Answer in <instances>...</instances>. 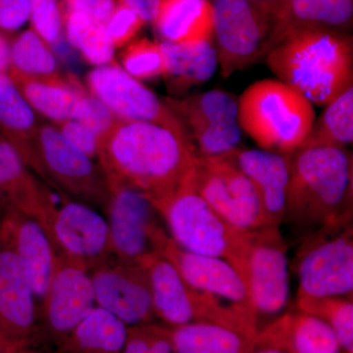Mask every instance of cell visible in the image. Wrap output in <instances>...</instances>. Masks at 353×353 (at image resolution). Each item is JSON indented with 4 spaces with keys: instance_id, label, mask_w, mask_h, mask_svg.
Returning a JSON list of instances; mask_svg holds the SVG:
<instances>
[{
    "instance_id": "obj_1",
    "label": "cell",
    "mask_w": 353,
    "mask_h": 353,
    "mask_svg": "<svg viewBox=\"0 0 353 353\" xmlns=\"http://www.w3.org/2000/svg\"><path fill=\"white\" fill-rule=\"evenodd\" d=\"M99 166L108 183H125L152 203L170 196L194 170L196 157L189 139L168 128L118 120L99 141Z\"/></svg>"
},
{
    "instance_id": "obj_2",
    "label": "cell",
    "mask_w": 353,
    "mask_h": 353,
    "mask_svg": "<svg viewBox=\"0 0 353 353\" xmlns=\"http://www.w3.org/2000/svg\"><path fill=\"white\" fill-rule=\"evenodd\" d=\"M353 162L347 148H299L290 154L284 222L308 234L352 223Z\"/></svg>"
},
{
    "instance_id": "obj_3",
    "label": "cell",
    "mask_w": 353,
    "mask_h": 353,
    "mask_svg": "<svg viewBox=\"0 0 353 353\" xmlns=\"http://www.w3.org/2000/svg\"><path fill=\"white\" fill-rule=\"evenodd\" d=\"M265 62L279 81L313 105H328L353 87L350 34L326 30L297 32L274 46Z\"/></svg>"
},
{
    "instance_id": "obj_4",
    "label": "cell",
    "mask_w": 353,
    "mask_h": 353,
    "mask_svg": "<svg viewBox=\"0 0 353 353\" xmlns=\"http://www.w3.org/2000/svg\"><path fill=\"white\" fill-rule=\"evenodd\" d=\"M241 131L261 150L292 154L307 138L316 118L314 106L279 80L259 81L238 99Z\"/></svg>"
},
{
    "instance_id": "obj_5",
    "label": "cell",
    "mask_w": 353,
    "mask_h": 353,
    "mask_svg": "<svg viewBox=\"0 0 353 353\" xmlns=\"http://www.w3.org/2000/svg\"><path fill=\"white\" fill-rule=\"evenodd\" d=\"M153 205L174 243L187 252L227 260L240 273L248 233L227 224L202 199L194 188V172L170 196Z\"/></svg>"
},
{
    "instance_id": "obj_6",
    "label": "cell",
    "mask_w": 353,
    "mask_h": 353,
    "mask_svg": "<svg viewBox=\"0 0 353 353\" xmlns=\"http://www.w3.org/2000/svg\"><path fill=\"white\" fill-rule=\"evenodd\" d=\"M296 272V299L352 296V223L306 236L297 252Z\"/></svg>"
},
{
    "instance_id": "obj_7",
    "label": "cell",
    "mask_w": 353,
    "mask_h": 353,
    "mask_svg": "<svg viewBox=\"0 0 353 353\" xmlns=\"http://www.w3.org/2000/svg\"><path fill=\"white\" fill-rule=\"evenodd\" d=\"M211 4L218 66L228 79L266 55L270 14L264 0H213Z\"/></svg>"
},
{
    "instance_id": "obj_8",
    "label": "cell",
    "mask_w": 353,
    "mask_h": 353,
    "mask_svg": "<svg viewBox=\"0 0 353 353\" xmlns=\"http://www.w3.org/2000/svg\"><path fill=\"white\" fill-rule=\"evenodd\" d=\"M163 101L180 121L196 158L220 157L240 148L243 131L234 94L212 90Z\"/></svg>"
},
{
    "instance_id": "obj_9",
    "label": "cell",
    "mask_w": 353,
    "mask_h": 353,
    "mask_svg": "<svg viewBox=\"0 0 353 353\" xmlns=\"http://www.w3.org/2000/svg\"><path fill=\"white\" fill-rule=\"evenodd\" d=\"M34 171L77 201L108 208L110 190L101 167L69 143L57 127L39 126Z\"/></svg>"
},
{
    "instance_id": "obj_10",
    "label": "cell",
    "mask_w": 353,
    "mask_h": 353,
    "mask_svg": "<svg viewBox=\"0 0 353 353\" xmlns=\"http://www.w3.org/2000/svg\"><path fill=\"white\" fill-rule=\"evenodd\" d=\"M194 183L202 199L236 231L269 227L254 185L227 158H196Z\"/></svg>"
},
{
    "instance_id": "obj_11",
    "label": "cell",
    "mask_w": 353,
    "mask_h": 353,
    "mask_svg": "<svg viewBox=\"0 0 353 353\" xmlns=\"http://www.w3.org/2000/svg\"><path fill=\"white\" fill-rule=\"evenodd\" d=\"M108 208L112 253L118 260L139 265L157 254L167 236L158 224L157 208L141 190L125 183H109Z\"/></svg>"
},
{
    "instance_id": "obj_12",
    "label": "cell",
    "mask_w": 353,
    "mask_h": 353,
    "mask_svg": "<svg viewBox=\"0 0 353 353\" xmlns=\"http://www.w3.org/2000/svg\"><path fill=\"white\" fill-rule=\"evenodd\" d=\"M287 252L280 228L265 227L248 233L240 274L250 292L257 322L260 316L282 312L289 303Z\"/></svg>"
},
{
    "instance_id": "obj_13",
    "label": "cell",
    "mask_w": 353,
    "mask_h": 353,
    "mask_svg": "<svg viewBox=\"0 0 353 353\" xmlns=\"http://www.w3.org/2000/svg\"><path fill=\"white\" fill-rule=\"evenodd\" d=\"M58 256L88 267L108 259L112 252L108 219L92 206L80 201L53 203L43 222Z\"/></svg>"
},
{
    "instance_id": "obj_14",
    "label": "cell",
    "mask_w": 353,
    "mask_h": 353,
    "mask_svg": "<svg viewBox=\"0 0 353 353\" xmlns=\"http://www.w3.org/2000/svg\"><path fill=\"white\" fill-rule=\"evenodd\" d=\"M87 83L90 94L101 99L119 119L153 123L187 137L165 102L115 61L90 72Z\"/></svg>"
},
{
    "instance_id": "obj_15",
    "label": "cell",
    "mask_w": 353,
    "mask_h": 353,
    "mask_svg": "<svg viewBox=\"0 0 353 353\" xmlns=\"http://www.w3.org/2000/svg\"><path fill=\"white\" fill-rule=\"evenodd\" d=\"M105 261L90 274L95 303L128 327L150 323L154 316L152 290L145 268L139 265Z\"/></svg>"
},
{
    "instance_id": "obj_16",
    "label": "cell",
    "mask_w": 353,
    "mask_h": 353,
    "mask_svg": "<svg viewBox=\"0 0 353 353\" xmlns=\"http://www.w3.org/2000/svg\"><path fill=\"white\" fill-rule=\"evenodd\" d=\"M97 306L88 269L79 262L58 256L43 301L46 328L60 345Z\"/></svg>"
},
{
    "instance_id": "obj_17",
    "label": "cell",
    "mask_w": 353,
    "mask_h": 353,
    "mask_svg": "<svg viewBox=\"0 0 353 353\" xmlns=\"http://www.w3.org/2000/svg\"><path fill=\"white\" fill-rule=\"evenodd\" d=\"M158 252L176 267L190 287L255 316L245 281L227 260L187 252L174 243L169 234L162 241Z\"/></svg>"
},
{
    "instance_id": "obj_18",
    "label": "cell",
    "mask_w": 353,
    "mask_h": 353,
    "mask_svg": "<svg viewBox=\"0 0 353 353\" xmlns=\"http://www.w3.org/2000/svg\"><path fill=\"white\" fill-rule=\"evenodd\" d=\"M0 243L12 250L24 265L37 301L43 303L58 253L43 223L13 208L0 221Z\"/></svg>"
},
{
    "instance_id": "obj_19",
    "label": "cell",
    "mask_w": 353,
    "mask_h": 353,
    "mask_svg": "<svg viewBox=\"0 0 353 353\" xmlns=\"http://www.w3.org/2000/svg\"><path fill=\"white\" fill-rule=\"evenodd\" d=\"M264 1L270 14L266 55L274 46L297 32L326 30L350 34L352 28L353 0Z\"/></svg>"
},
{
    "instance_id": "obj_20",
    "label": "cell",
    "mask_w": 353,
    "mask_h": 353,
    "mask_svg": "<svg viewBox=\"0 0 353 353\" xmlns=\"http://www.w3.org/2000/svg\"><path fill=\"white\" fill-rule=\"evenodd\" d=\"M37 301L19 256L0 243V331L30 345L36 328Z\"/></svg>"
},
{
    "instance_id": "obj_21",
    "label": "cell",
    "mask_w": 353,
    "mask_h": 353,
    "mask_svg": "<svg viewBox=\"0 0 353 353\" xmlns=\"http://www.w3.org/2000/svg\"><path fill=\"white\" fill-rule=\"evenodd\" d=\"M254 185L269 227L284 223L290 182V154L238 148L223 155Z\"/></svg>"
},
{
    "instance_id": "obj_22",
    "label": "cell",
    "mask_w": 353,
    "mask_h": 353,
    "mask_svg": "<svg viewBox=\"0 0 353 353\" xmlns=\"http://www.w3.org/2000/svg\"><path fill=\"white\" fill-rule=\"evenodd\" d=\"M160 46L164 58L163 77L179 92L208 82L217 70L213 37L182 43L161 41Z\"/></svg>"
},
{
    "instance_id": "obj_23",
    "label": "cell",
    "mask_w": 353,
    "mask_h": 353,
    "mask_svg": "<svg viewBox=\"0 0 353 353\" xmlns=\"http://www.w3.org/2000/svg\"><path fill=\"white\" fill-rule=\"evenodd\" d=\"M8 75L31 108L57 125L71 119L76 102L87 92L73 77L61 74L31 77L10 69Z\"/></svg>"
},
{
    "instance_id": "obj_24",
    "label": "cell",
    "mask_w": 353,
    "mask_h": 353,
    "mask_svg": "<svg viewBox=\"0 0 353 353\" xmlns=\"http://www.w3.org/2000/svg\"><path fill=\"white\" fill-rule=\"evenodd\" d=\"M41 126L36 112L7 73H0V132L19 153L27 167L36 169L37 134Z\"/></svg>"
},
{
    "instance_id": "obj_25",
    "label": "cell",
    "mask_w": 353,
    "mask_h": 353,
    "mask_svg": "<svg viewBox=\"0 0 353 353\" xmlns=\"http://www.w3.org/2000/svg\"><path fill=\"white\" fill-rule=\"evenodd\" d=\"M169 329L175 353H252L259 332L213 322Z\"/></svg>"
},
{
    "instance_id": "obj_26",
    "label": "cell",
    "mask_w": 353,
    "mask_h": 353,
    "mask_svg": "<svg viewBox=\"0 0 353 353\" xmlns=\"http://www.w3.org/2000/svg\"><path fill=\"white\" fill-rule=\"evenodd\" d=\"M163 41L189 43L213 37L210 0H160L152 23Z\"/></svg>"
},
{
    "instance_id": "obj_27",
    "label": "cell",
    "mask_w": 353,
    "mask_h": 353,
    "mask_svg": "<svg viewBox=\"0 0 353 353\" xmlns=\"http://www.w3.org/2000/svg\"><path fill=\"white\" fill-rule=\"evenodd\" d=\"M129 327L119 318L95 306L61 343V353H122Z\"/></svg>"
},
{
    "instance_id": "obj_28",
    "label": "cell",
    "mask_w": 353,
    "mask_h": 353,
    "mask_svg": "<svg viewBox=\"0 0 353 353\" xmlns=\"http://www.w3.org/2000/svg\"><path fill=\"white\" fill-rule=\"evenodd\" d=\"M353 141V87L325 106L301 148H345Z\"/></svg>"
},
{
    "instance_id": "obj_29",
    "label": "cell",
    "mask_w": 353,
    "mask_h": 353,
    "mask_svg": "<svg viewBox=\"0 0 353 353\" xmlns=\"http://www.w3.org/2000/svg\"><path fill=\"white\" fill-rule=\"evenodd\" d=\"M290 347L296 353H341L338 336L333 329L314 315L290 311L281 316Z\"/></svg>"
},
{
    "instance_id": "obj_30",
    "label": "cell",
    "mask_w": 353,
    "mask_h": 353,
    "mask_svg": "<svg viewBox=\"0 0 353 353\" xmlns=\"http://www.w3.org/2000/svg\"><path fill=\"white\" fill-rule=\"evenodd\" d=\"M62 16L67 39L88 63L99 67L114 62L115 48L105 25L81 13L62 12Z\"/></svg>"
},
{
    "instance_id": "obj_31",
    "label": "cell",
    "mask_w": 353,
    "mask_h": 353,
    "mask_svg": "<svg viewBox=\"0 0 353 353\" xmlns=\"http://www.w3.org/2000/svg\"><path fill=\"white\" fill-rule=\"evenodd\" d=\"M296 305L326 322L338 336L343 352H353L352 296L296 299Z\"/></svg>"
},
{
    "instance_id": "obj_32",
    "label": "cell",
    "mask_w": 353,
    "mask_h": 353,
    "mask_svg": "<svg viewBox=\"0 0 353 353\" xmlns=\"http://www.w3.org/2000/svg\"><path fill=\"white\" fill-rule=\"evenodd\" d=\"M10 69L31 77L60 74L51 48L32 30L23 32L10 48Z\"/></svg>"
},
{
    "instance_id": "obj_33",
    "label": "cell",
    "mask_w": 353,
    "mask_h": 353,
    "mask_svg": "<svg viewBox=\"0 0 353 353\" xmlns=\"http://www.w3.org/2000/svg\"><path fill=\"white\" fill-rule=\"evenodd\" d=\"M121 67L137 80L163 76L164 58L159 41L146 38L128 43L120 55Z\"/></svg>"
},
{
    "instance_id": "obj_34",
    "label": "cell",
    "mask_w": 353,
    "mask_h": 353,
    "mask_svg": "<svg viewBox=\"0 0 353 353\" xmlns=\"http://www.w3.org/2000/svg\"><path fill=\"white\" fill-rule=\"evenodd\" d=\"M29 19L32 31L50 48L61 41L63 16L57 0H32Z\"/></svg>"
},
{
    "instance_id": "obj_35",
    "label": "cell",
    "mask_w": 353,
    "mask_h": 353,
    "mask_svg": "<svg viewBox=\"0 0 353 353\" xmlns=\"http://www.w3.org/2000/svg\"><path fill=\"white\" fill-rule=\"evenodd\" d=\"M71 119L78 121L92 130L99 141L108 136L119 118L116 117L101 99L85 92L76 102Z\"/></svg>"
},
{
    "instance_id": "obj_36",
    "label": "cell",
    "mask_w": 353,
    "mask_h": 353,
    "mask_svg": "<svg viewBox=\"0 0 353 353\" xmlns=\"http://www.w3.org/2000/svg\"><path fill=\"white\" fill-rule=\"evenodd\" d=\"M122 353H175L170 329L150 323L129 327Z\"/></svg>"
},
{
    "instance_id": "obj_37",
    "label": "cell",
    "mask_w": 353,
    "mask_h": 353,
    "mask_svg": "<svg viewBox=\"0 0 353 353\" xmlns=\"http://www.w3.org/2000/svg\"><path fill=\"white\" fill-rule=\"evenodd\" d=\"M145 25L138 14L124 4L117 3L115 10L105 24L106 31L114 48H122L131 43Z\"/></svg>"
},
{
    "instance_id": "obj_38",
    "label": "cell",
    "mask_w": 353,
    "mask_h": 353,
    "mask_svg": "<svg viewBox=\"0 0 353 353\" xmlns=\"http://www.w3.org/2000/svg\"><path fill=\"white\" fill-rule=\"evenodd\" d=\"M58 131L61 132L69 143L94 159L99 154V138L92 130L78 121L69 119L57 125Z\"/></svg>"
},
{
    "instance_id": "obj_39",
    "label": "cell",
    "mask_w": 353,
    "mask_h": 353,
    "mask_svg": "<svg viewBox=\"0 0 353 353\" xmlns=\"http://www.w3.org/2000/svg\"><path fill=\"white\" fill-rule=\"evenodd\" d=\"M252 353H296L287 340L281 317L259 332Z\"/></svg>"
},
{
    "instance_id": "obj_40",
    "label": "cell",
    "mask_w": 353,
    "mask_h": 353,
    "mask_svg": "<svg viewBox=\"0 0 353 353\" xmlns=\"http://www.w3.org/2000/svg\"><path fill=\"white\" fill-rule=\"evenodd\" d=\"M116 0H63L62 12L83 14L105 25L115 10Z\"/></svg>"
},
{
    "instance_id": "obj_41",
    "label": "cell",
    "mask_w": 353,
    "mask_h": 353,
    "mask_svg": "<svg viewBox=\"0 0 353 353\" xmlns=\"http://www.w3.org/2000/svg\"><path fill=\"white\" fill-rule=\"evenodd\" d=\"M32 0H0V29L15 31L29 20Z\"/></svg>"
},
{
    "instance_id": "obj_42",
    "label": "cell",
    "mask_w": 353,
    "mask_h": 353,
    "mask_svg": "<svg viewBox=\"0 0 353 353\" xmlns=\"http://www.w3.org/2000/svg\"><path fill=\"white\" fill-rule=\"evenodd\" d=\"M117 3L124 4L139 17L145 21V24L153 23L157 17L160 0H116Z\"/></svg>"
},
{
    "instance_id": "obj_43",
    "label": "cell",
    "mask_w": 353,
    "mask_h": 353,
    "mask_svg": "<svg viewBox=\"0 0 353 353\" xmlns=\"http://www.w3.org/2000/svg\"><path fill=\"white\" fill-rule=\"evenodd\" d=\"M10 66V48L6 38L0 34V73H6Z\"/></svg>"
},
{
    "instance_id": "obj_44",
    "label": "cell",
    "mask_w": 353,
    "mask_h": 353,
    "mask_svg": "<svg viewBox=\"0 0 353 353\" xmlns=\"http://www.w3.org/2000/svg\"><path fill=\"white\" fill-rule=\"evenodd\" d=\"M16 345H26V343H17V341L11 340L6 334L0 331V353H7L11 347Z\"/></svg>"
},
{
    "instance_id": "obj_45",
    "label": "cell",
    "mask_w": 353,
    "mask_h": 353,
    "mask_svg": "<svg viewBox=\"0 0 353 353\" xmlns=\"http://www.w3.org/2000/svg\"><path fill=\"white\" fill-rule=\"evenodd\" d=\"M7 353H43L34 350L31 345H16L11 347Z\"/></svg>"
}]
</instances>
